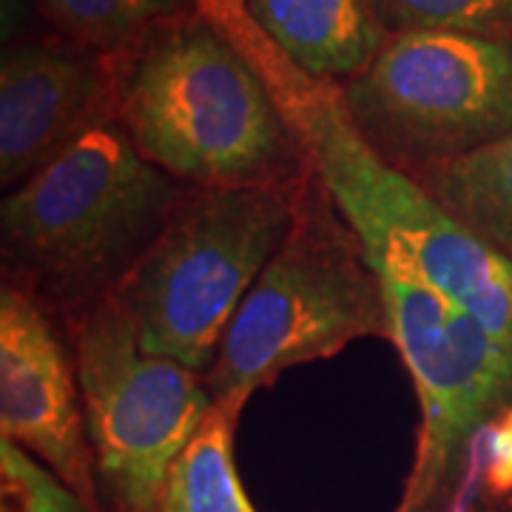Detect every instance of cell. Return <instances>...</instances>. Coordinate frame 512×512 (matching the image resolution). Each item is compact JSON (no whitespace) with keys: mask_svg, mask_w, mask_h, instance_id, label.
<instances>
[{"mask_svg":"<svg viewBox=\"0 0 512 512\" xmlns=\"http://www.w3.org/2000/svg\"><path fill=\"white\" fill-rule=\"evenodd\" d=\"M416 183L467 234L512 259V131L464 157L427 168Z\"/></svg>","mask_w":512,"mask_h":512,"instance_id":"cell-12","label":"cell"},{"mask_svg":"<svg viewBox=\"0 0 512 512\" xmlns=\"http://www.w3.org/2000/svg\"><path fill=\"white\" fill-rule=\"evenodd\" d=\"M490 484L495 490H512V410H507L501 419L495 421Z\"/></svg>","mask_w":512,"mask_h":512,"instance_id":"cell-17","label":"cell"},{"mask_svg":"<svg viewBox=\"0 0 512 512\" xmlns=\"http://www.w3.org/2000/svg\"><path fill=\"white\" fill-rule=\"evenodd\" d=\"M350 120L407 177L512 131V43L467 32H399L342 83Z\"/></svg>","mask_w":512,"mask_h":512,"instance_id":"cell-6","label":"cell"},{"mask_svg":"<svg viewBox=\"0 0 512 512\" xmlns=\"http://www.w3.org/2000/svg\"><path fill=\"white\" fill-rule=\"evenodd\" d=\"M234 427L237 419L214 404L171 467L154 512H256L234 467Z\"/></svg>","mask_w":512,"mask_h":512,"instance_id":"cell-13","label":"cell"},{"mask_svg":"<svg viewBox=\"0 0 512 512\" xmlns=\"http://www.w3.org/2000/svg\"><path fill=\"white\" fill-rule=\"evenodd\" d=\"M387 35L467 32L512 43V0H367Z\"/></svg>","mask_w":512,"mask_h":512,"instance_id":"cell-15","label":"cell"},{"mask_svg":"<svg viewBox=\"0 0 512 512\" xmlns=\"http://www.w3.org/2000/svg\"><path fill=\"white\" fill-rule=\"evenodd\" d=\"M194 9L259 74L308 171L362 239L370 265L430 282L512 350V259L467 234L413 177L387 163L350 120L342 83L285 55L245 0H194Z\"/></svg>","mask_w":512,"mask_h":512,"instance_id":"cell-1","label":"cell"},{"mask_svg":"<svg viewBox=\"0 0 512 512\" xmlns=\"http://www.w3.org/2000/svg\"><path fill=\"white\" fill-rule=\"evenodd\" d=\"M117 120L183 185L302 183L308 163L251 63L200 12L165 20L111 55Z\"/></svg>","mask_w":512,"mask_h":512,"instance_id":"cell-2","label":"cell"},{"mask_svg":"<svg viewBox=\"0 0 512 512\" xmlns=\"http://www.w3.org/2000/svg\"><path fill=\"white\" fill-rule=\"evenodd\" d=\"M74 362L103 507L154 512L171 467L214 410L205 376L140 348L111 296L74 328Z\"/></svg>","mask_w":512,"mask_h":512,"instance_id":"cell-7","label":"cell"},{"mask_svg":"<svg viewBox=\"0 0 512 512\" xmlns=\"http://www.w3.org/2000/svg\"><path fill=\"white\" fill-rule=\"evenodd\" d=\"M183 183L154 168L120 120L92 128L0 208L6 282L77 328L163 231Z\"/></svg>","mask_w":512,"mask_h":512,"instance_id":"cell-3","label":"cell"},{"mask_svg":"<svg viewBox=\"0 0 512 512\" xmlns=\"http://www.w3.org/2000/svg\"><path fill=\"white\" fill-rule=\"evenodd\" d=\"M370 336L390 339L382 276L308 171L291 234L242 299L205 384L214 404L239 419L256 390L285 370Z\"/></svg>","mask_w":512,"mask_h":512,"instance_id":"cell-4","label":"cell"},{"mask_svg":"<svg viewBox=\"0 0 512 512\" xmlns=\"http://www.w3.org/2000/svg\"><path fill=\"white\" fill-rule=\"evenodd\" d=\"M0 433L103 512L77 362L55 316L9 282L0 288Z\"/></svg>","mask_w":512,"mask_h":512,"instance_id":"cell-9","label":"cell"},{"mask_svg":"<svg viewBox=\"0 0 512 512\" xmlns=\"http://www.w3.org/2000/svg\"><path fill=\"white\" fill-rule=\"evenodd\" d=\"M302 183L183 185L163 231L111 293L140 348L200 376L214 367L242 299L291 234Z\"/></svg>","mask_w":512,"mask_h":512,"instance_id":"cell-5","label":"cell"},{"mask_svg":"<svg viewBox=\"0 0 512 512\" xmlns=\"http://www.w3.org/2000/svg\"><path fill=\"white\" fill-rule=\"evenodd\" d=\"M117 120L111 57L23 40L0 63V183L18 188L92 128Z\"/></svg>","mask_w":512,"mask_h":512,"instance_id":"cell-10","label":"cell"},{"mask_svg":"<svg viewBox=\"0 0 512 512\" xmlns=\"http://www.w3.org/2000/svg\"><path fill=\"white\" fill-rule=\"evenodd\" d=\"M63 40L97 55H120L165 20L194 12V0H35Z\"/></svg>","mask_w":512,"mask_h":512,"instance_id":"cell-14","label":"cell"},{"mask_svg":"<svg viewBox=\"0 0 512 512\" xmlns=\"http://www.w3.org/2000/svg\"><path fill=\"white\" fill-rule=\"evenodd\" d=\"M0 512H97L43 461L0 439Z\"/></svg>","mask_w":512,"mask_h":512,"instance_id":"cell-16","label":"cell"},{"mask_svg":"<svg viewBox=\"0 0 512 512\" xmlns=\"http://www.w3.org/2000/svg\"><path fill=\"white\" fill-rule=\"evenodd\" d=\"M245 6L285 55L336 83L367 69L390 37L367 0H245Z\"/></svg>","mask_w":512,"mask_h":512,"instance_id":"cell-11","label":"cell"},{"mask_svg":"<svg viewBox=\"0 0 512 512\" xmlns=\"http://www.w3.org/2000/svg\"><path fill=\"white\" fill-rule=\"evenodd\" d=\"M376 271L390 342L421 407L416 461L396 512H433L447 498L478 430L512 410V350L430 282L393 268Z\"/></svg>","mask_w":512,"mask_h":512,"instance_id":"cell-8","label":"cell"}]
</instances>
